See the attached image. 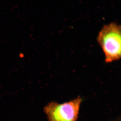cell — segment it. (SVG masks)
Listing matches in <instances>:
<instances>
[{
    "instance_id": "2",
    "label": "cell",
    "mask_w": 121,
    "mask_h": 121,
    "mask_svg": "<svg viewBox=\"0 0 121 121\" xmlns=\"http://www.w3.org/2000/svg\"><path fill=\"white\" fill-rule=\"evenodd\" d=\"M82 101L79 96L62 104L54 102L49 103L44 108L48 121H77Z\"/></svg>"
},
{
    "instance_id": "1",
    "label": "cell",
    "mask_w": 121,
    "mask_h": 121,
    "mask_svg": "<svg viewBox=\"0 0 121 121\" xmlns=\"http://www.w3.org/2000/svg\"><path fill=\"white\" fill-rule=\"evenodd\" d=\"M121 29L120 25L112 22L104 25L98 33L97 41L106 63L118 60L121 58Z\"/></svg>"
}]
</instances>
